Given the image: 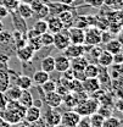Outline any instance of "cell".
I'll use <instances>...</instances> for the list:
<instances>
[{
    "label": "cell",
    "instance_id": "40",
    "mask_svg": "<svg viewBox=\"0 0 123 127\" xmlns=\"http://www.w3.org/2000/svg\"><path fill=\"white\" fill-rule=\"evenodd\" d=\"M96 112L100 114V115H101L102 117H105V119H107V117H110V116L113 115L111 106H108V105H99V108H98Z\"/></svg>",
    "mask_w": 123,
    "mask_h": 127
},
{
    "label": "cell",
    "instance_id": "43",
    "mask_svg": "<svg viewBox=\"0 0 123 127\" xmlns=\"http://www.w3.org/2000/svg\"><path fill=\"white\" fill-rule=\"evenodd\" d=\"M76 127H92L89 116H80V119H79L78 124L76 125Z\"/></svg>",
    "mask_w": 123,
    "mask_h": 127
},
{
    "label": "cell",
    "instance_id": "9",
    "mask_svg": "<svg viewBox=\"0 0 123 127\" xmlns=\"http://www.w3.org/2000/svg\"><path fill=\"white\" fill-rule=\"evenodd\" d=\"M67 33L71 44H84V30L77 27H70L67 28Z\"/></svg>",
    "mask_w": 123,
    "mask_h": 127
},
{
    "label": "cell",
    "instance_id": "15",
    "mask_svg": "<svg viewBox=\"0 0 123 127\" xmlns=\"http://www.w3.org/2000/svg\"><path fill=\"white\" fill-rule=\"evenodd\" d=\"M88 64H89V60L83 55V56H79V58L71 59L70 60V68L73 72H80V71H84V68Z\"/></svg>",
    "mask_w": 123,
    "mask_h": 127
},
{
    "label": "cell",
    "instance_id": "4",
    "mask_svg": "<svg viewBox=\"0 0 123 127\" xmlns=\"http://www.w3.org/2000/svg\"><path fill=\"white\" fill-rule=\"evenodd\" d=\"M71 44L70 42V38H68V33L67 30L63 28L62 31H60L59 33H55L54 34V43H52V47L60 51H63L66 48Z\"/></svg>",
    "mask_w": 123,
    "mask_h": 127
},
{
    "label": "cell",
    "instance_id": "25",
    "mask_svg": "<svg viewBox=\"0 0 123 127\" xmlns=\"http://www.w3.org/2000/svg\"><path fill=\"white\" fill-rule=\"evenodd\" d=\"M85 78H96L98 75H99V65L98 64H93V63H89L84 71H83Z\"/></svg>",
    "mask_w": 123,
    "mask_h": 127
},
{
    "label": "cell",
    "instance_id": "51",
    "mask_svg": "<svg viewBox=\"0 0 123 127\" xmlns=\"http://www.w3.org/2000/svg\"><path fill=\"white\" fill-rule=\"evenodd\" d=\"M35 0H20V2H23V4H28V5H31L32 2H34Z\"/></svg>",
    "mask_w": 123,
    "mask_h": 127
},
{
    "label": "cell",
    "instance_id": "24",
    "mask_svg": "<svg viewBox=\"0 0 123 127\" xmlns=\"http://www.w3.org/2000/svg\"><path fill=\"white\" fill-rule=\"evenodd\" d=\"M22 106H25L26 109L33 105V94L31 93V91H22V93L20 95L18 100H17Z\"/></svg>",
    "mask_w": 123,
    "mask_h": 127
},
{
    "label": "cell",
    "instance_id": "45",
    "mask_svg": "<svg viewBox=\"0 0 123 127\" xmlns=\"http://www.w3.org/2000/svg\"><path fill=\"white\" fill-rule=\"evenodd\" d=\"M113 64L115 65H122L123 64V54L121 53H117V54H113Z\"/></svg>",
    "mask_w": 123,
    "mask_h": 127
},
{
    "label": "cell",
    "instance_id": "38",
    "mask_svg": "<svg viewBox=\"0 0 123 127\" xmlns=\"http://www.w3.org/2000/svg\"><path fill=\"white\" fill-rule=\"evenodd\" d=\"M62 104H65L68 109H73L76 106V101H74V98H73V94L70 92L67 94H65L62 96Z\"/></svg>",
    "mask_w": 123,
    "mask_h": 127
},
{
    "label": "cell",
    "instance_id": "44",
    "mask_svg": "<svg viewBox=\"0 0 123 127\" xmlns=\"http://www.w3.org/2000/svg\"><path fill=\"white\" fill-rule=\"evenodd\" d=\"M83 1L93 7H95V9H100L104 5V0H83Z\"/></svg>",
    "mask_w": 123,
    "mask_h": 127
},
{
    "label": "cell",
    "instance_id": "26",
    "mask_svg": "<svg viewBox=\"0 0 123 127\" xmlns=\"http://www.w3.org/2000/svg\"><path fill=\"white\" fill-rule=\"evenodd\" d=\"M98 9H95V7H93L90 5H88V4H82V5H78L74 7V12H76V15H83V16H87V15H94V12L96 11Z\"/></svg>",
    "mask_w": 123,
    "mask_h": 127
},
{
    "label": "cell",
    "instance_id": "7",
    "mask_svg": "<svg viewBox=\"0 0 123 127\" xmlns=\"http://www.w3.org/2000/svg\"><path fill=\"white\" fill-rule=\"evenodd\" d=\"M44 105L51 108V109H59L62 105V96L57 94L56 92L46 93L44 94Z\"/></svg>",
    "mask_w": 123,
    "mask_h": 127
},
{
    "label": "cell",
    "instance_id": "50",
    "mask_svg": "<svg viewBox=\"0 0 123 127\" xmlns=\"http://www.w3.org/2000/svg\"><path fill=\"white\" fill-rule=\"evenodd\" d=\"M12 126L15 127H29V124H27L26 121H21V122H18V124H16V125H12Z\"/></svg>",
    "mask_w": 123,
    "mask_h": 127
},
{
    "label": "cell",
    "instance_id": "33",
    "mask_svg": "<svg viewBox=\"0 0 123 127\" xmlns=\"http://www.w3.org/2000/svg\"><path fill=\"white\" fill-rule=\"evenodd\" d=\"M0 5H2L9 12L16 11L17 6L20 5V0H0Z\"/></svg>",
    "mask_w": 123,
    "mask_h": 127
},
{
    "label": "cell",
    "instance_id": "5",
    "mask_svg": "<svg viewBox=\"0 0 123 127\" xmlns=\"http://www.w3.org/2000/svg\"><path fill=\"white\" fill-rule=\"evenodd\" d=\"M80 116L74 110H67L61 112V126L63 127H76Z\"/></svg>",
    "mask_w": 123,
    "mask_h": 127
},
{
    "label": "cell",
    "instance_id": "1",
    "mask_svg": "<svg viewBox=\"0 0 123 127\" xmlns=\"http://www.w3.org/2000/svg\"><path fill=\"white\" fill-rule=\"evenodd\" d=\"M99 108V103L96 101L95 98H93L92 95H89L84 101L79 103L73 108V110L77 112L79 116H90L92 114L96 112Z\"/></svg>",
    "mask_w": 123,
    "mask_h": 127
},
{
    "label": "cell",
    "instance_id": "22",
    "mask_svg": "<svg viewBox=\"0 0 123 127\" xmlns=\"http://www.w3.org/2000/svg\"><path fill=\"white\" fill-rule=\"evenodd\" d=\"M21 93H22V91H21L17 86H15V84H10V86H9V88L4 92L5 98L7 99V101L18 100V98H20Z\"/></svg>",
    "mask_w": 123,
    "mask_h": 127
},
{
    "label": "cell",
    "instance_id": "12",
    "mask_svg": "<svg viewBox=\"0 0 123 127\" xmlns=\"http://www.w3.org/2000/svg\"><path fill=\"white\" fill-rule=\"evenodd\" d=\"M9 15L11 16L12 18V23H14V27H15V31H18L23 34H26L28 31V27H27V23H26V20H23L21 16L17 14V11H11Z\"/></svg>",
    "mask_w": 123,
    "mask_h": 127
},
{
    "label": "cell",
    "instance_id": "30",
    "mask_svg": "<svg viewBox=\"0 0 123 127\" xmlns=\"http://www.w3.org/2000/svg\"><path fill=\"white\" fill-rule=\"evenodd\" d=\"M102 127H123V124L120 117H116L115 115L105 119Z\"/></svg>",
    "mask_w": 123,
    "mask_h": 127
},
{
    "label": "cell",
    "instance_id": "52",
    "mask_svg": "<svg viewBox=\"0 0 123 127\" xmlns=\"http://www.w3.org/2000/svg\"><path fill=\"white\" fill-rule=\"evenodd\" d=\"M4 31V23H2V21L0 20V32Z\"/></svg>",
    "mask_w": 123,
    "mask_h": 127
},
{
    "label": "cell",
    "instance_id": "8",
    "mask_svg": "<svg viewBox=\"0 0 123 127\" xmlns=\"http://www.w3.org/2000/svg\"><path fill=\"white\" fill-rule=\"evenodd\" d=\"M85 54L84 51V44H70L68 47L63 50V55L66 58H68L70 60L71 59H74V58H79V56H83Z\"/></svg>",
    "mask_w": 123,
    "mask_h": 127
},
{
    "label": "cell",
    "instance_id": "47",
    "mask_svg": "<svg viewBox=\"0 0 123 127\" xmlns=\"http://www.w3.org/2000/svg\"><path fill=\"white\" fill-rule=\"evenodd\" d=\"M29 127H48V126H46V124L44 122V120L40 117L38 121H35L33 124H29Z\"/></svg>",
    "mask_w": 123,
    "mask_h": 127
},
{
    "label": "cell",
    "instance_id": "19",
    "mask_svg": "<svg viewBox=\"0 0 123 127\" xmlns=\"http://www.w3.org/2000/svg\"><path fill=\"white\" fill-rule=\"evenodd\" d=\"M50 78L49 73L43 71V70H37L33 75H32V81H33V86H42L43 83H45L48 79Z\"/></svg>",
    "mask_w": 123,
    "mask_h": 127
},
{
    "label": "cell",
    "instance_id": "3",
    "mask_svg": "<svg viewBox=\"0 0 123 127\" xmlns=\"http://www.w3.org/2000/svg\"><path fill=\"white\" fill-rule=\"evenodd\" d=\"M84 44L87 45L101 44V31L95 26L87 27L84 30Z\"/></svg>",
    "mask_w": 123,
    "mask_h": 127
},
{
    "label": "cell",
    "instance_id": "17",
    "mask_svg": "<svg viewBox=\"0 0 123 127\" xmlns=\"http://www.w3.org/2000/svg\"><path fill=\"white\" fill-rule=\"evenodd\" d=\"M15 86H17L21 91H31L33 88V81L32 77L27 75H20L18 78L16 79Z\"/></svg>",
    "mask_w": 123,
    "mask_h": 127
},
{
    "label": "cell",
    "instance_id": "34",
    "mask_svg": "<svg viewBox=\"0 0 123 127\" xmlns=\"http://www.w3.org/2000/svg\"><path fill=\"white\" fill-rule=\"evenodd\" d=\"M33 30L35 32H38L39 34H43L48 32V23H46V20H37L33 25Z\"/></svg>",
    "mask_w": 123,
    "mask_h": 127
},
{
    "label": "cell",
    "instance_id": "39",
    "mask_svg": "<svg viewBox=\"0 0 123 127\" xmlns=\"http://www.w3.org/2000/svg\"><path fill=\"white\" fill-rule=\"evenodd\" d=\"M104 5H106L111 10H122V0H104Z\"/></svg>",
    "mask_w": 123,
    "mask_h": 127
},
{
    "label": "cell",
    "instance_id": "31",
    "mask_svg": "<svg viewBox=\"0 0 123 127\" xmlns=\"http://www.w3.org/2000/svg\"><path fill=\"white\" fill-rule=\"evenodd\" d=\"M48 16H49V9L46 4H43L38 10L33 11V17H35L37 20H45Z\"/></svg>",
    "mask_w": 123,
    "mask_h": 127
},
{
    "label": "cell",
    "instance_id": "20",
    "mask_svg": "<svg viewBox=\"0 0 123 127\" xmlns=\"http://www.w3.org/2000/svg\"><path fill=\"white\" fill-rule=\"evenodd\" d=\"M122 42L120 40V39H117V38H113V39H111L110 42H107L106 44H105V50H107L108 53H111L112 55L113 54H117V53H121L122 51Z\"/></svg>",
    "mask_w": 123,
    "mask_h": 127
},
{
    "label": "cell",
    "instance_id": "42",
    "mask_svg": "<svg viewBox=\"0 0 123 127\" xmlns=\"http://www.w3.org/2000/svg\"><path fill=\"white\" fill-rule=\"evenodd\" d=\"M102 49H104V48L100 47V44H98V45H92L88 53L90 54V56H93L94 59H98V56L100 55V53L102 51Z\"/></svg>",
    "mask_w": 123,
    "mask_h": 127
},
{
    "label": "cell",
    "instance_id": "37",
    "mask_svg": "<svg viewBox=\"0 0 123 127\" xmlns=\"http://www.w3.org/2000/svg\"><path fill=\"white\" fill-rule=\"evenodd\" d=\"M40 40H42L43 47H51L54 43V34H51L50 32H45L40 34Z\"/></svg>",
    "mask_w": 123,
    "mask_h": 127
},
{
    "label": "cell",
    "instance_id": "49",
    "mask_svg": "<svg viewBox=\"0 0 123 127\" xmlns=\"http://www.w3.org/2000/svg\"><path fill=\"white\" fill-rule=\"evenodd\" d=\"M56 1H59V2H61V4H65V5H67V6H72V7H73V4H74L76 0H56Z\"/></svg>",
    "mask_w": 123,
    "mask_h": 127
},
{
    "label": "cell",
    "instance_id": "6",
    "mask_svg": "<svg viewBox=\"0 0 123 127\" xmlns=\"http://www.w3.org/2000/svg\"><path fill=\"white\" fill-rule=\"evenodd\" d=\"M34 49L32 47H29L28 44H26L25 47H21L18 49H16V53H15V56L20 60V63L23 64V63H28L31 61L32 58L34 56Z\"/></svg>",
    "mask_w": 123,
    "mask_h": 127
},
{
    "label": "cell",
    "instance_id": "29",
    "mask_svg": "<svg viewBox=\"0 0 123 127\" xmlns=\"http://www.w3.org/2000/svg\"><path fill=\"white\" fill-rule=\"evenodd\" d=\"M72 27H77V28H82V30H85L87 27H89L87 16L76 15L74 20H73V26H72Z\"/></svg>",
    "mask_w": 123,
    "mask_h": 127
},
{
    "label": "cell",
    "instance_id": "11",
    "mask_svg": "<svg viewBox=\"0 0 123 127\" xmlns=\"http://www.w3.org/2000/svg\"><path fill=\"white\" fill-rule=\"evenodd\" d=\"M57 17L60 18V21L62 22V25H63V28H70V27H72L73 26V20H74V17H76V12H74V7H72V9H68V10H65V11H62L60 12Z\"/></svg>",
    "mask_w": 123,
    "mask_h": 127
},
{
    "label": "cell",
    "instance_id": "23",
    "mask_svg": "<svg viewBox=\"0 0 123 127\" xmlns=\"http://www.w3.org/2000/svg\"><path fill=\"white\" fill-rule=\"evenodd\" d=\"M16 11H17V14L21 16L23 20H29V18L33 17V10H32L31 5H28V4L20 2V5L17 6Z\"/></svg>",
    "mask_w": 123,
    "mask_h": 127
},
{
    "label": "cell",
    "instance_id": "41",
    "mask_svg": "<svg viewBox=\"0 0 123 127\" xmlns=\"http://www.w3.org/2000/svg\"><path fill=\"white\" fill-rule=\"evenodd\" d=\"M113 38H116V35H113L110 31H107V30L101 31V44H106L107 42H110Z\"/></svg>",
    "mask_w": 123,
    "mask_h": 127
},
{
    "label": "cell",
    "instance_id": "10",
    "mask_svg": "<svg viewBox=\"0 0 123 127\" xmlns=\"http://www.w3.org/2000/svg\"><path fill=\"white\" fill-rule=\"evenodd\" d=\"M42 117V109L38 106L32 105L29 108L26 109L25 116H23V121H26L27 124H33L35 121H38Z\"/></svg>",
    "mask_w": 123,
    "mask_h": 127
},
{
    "label": "cell",
    "instance_id": "18",
    "mask_svg": "<svg viewBox=\"0 0 123 127\" xmlns=\"http://www.w3.org/2000/svg\"><path fill=\"white\" fill-rule=\"evenodd\" d=\"M96 63L101 67H110L113 64V55L111 53H108L107 50L102 49V51L100 53V55L96 59Z\"/></svg>",
    "mask_w": 123,
    "mask_h": 127
},
{
    "label": "cell",
    "instance_id": "32",
    "mask_svg": "<svg viewBox=\"0 0 123 127\" xmlns=\"http://www.w3.org/2000/svg\"><path fill=\"white\" fill-rule=\"evenodd\" d=\"M89 120H90V124L92 127H102L104 125V121H105V117H102L100 114L98 112H94L89 116Z\"/></svg>",
    "mask_w": 123,
    "mask_h": 127
},
{
    "label": "cell",
    "instance_id": "35",
    "mask_svg": "<svg viewBox=\"0 0 123 127\" xmlns=\"http://www.w3.org/2000/svg\"><path fill=\"white\" fill-rule=\"evenodd\" d=\"M40 89L43 91L44 94H46V93H51V92H55V89H56V82L49 78L45 83H43V84L40 86Z\"/></svg>",
    "mask_w": 123,
    "mask_h": 127
},
{
    "label": "cell",
    "instance_id": "36",
    "mask_svg": "<svg viewBox=\"0 0 123 127\" xmlns=\"http://www.w3.org/2000/svg\"><path fill=\"white\" fill-rule=\"evenodd\" d=\"M27 44L32 47L34 49V51H38L43 48V44H42V40H40V35L38 37H33V38H28L27 39Z\"/></svg>",
    "mask_w": 123,
    "mask_h": 127
},
{
    "label": "cell",
    "instance_id": "21",
    "mask_svg": "<svg viewBox=\"0 0 123 127\" xmlns=\"http://www.w3.org/2000/svg\"><path fill=\"white\" fill-rule=\"evenodd\" d=\"M40 70L45 71L48 73L54 72L55 71V60H54V56L46 55L45 58H43L42 61H40Z\"/></svg>",
    "mask_w": 123,
    "mask_h": 127
},
{
    "label": "cell",
    "instance_id": "2",
    "mask_svg": "<svg viewBox=\"0 0 123 127\" xmlns=\"http://www.w3.org/2000/svg\"><path fill=\"white\" fill-rule=\"evenodd\" d=\"M46 110L44 114L42 112V119L44 120L48 127H56L61 125V112L57 109H51L49 106H46Z\"/></svg>",
    "mask_w": 123,
    "mask_h": 127
},
{
    "label": "cell",
    "instance_id": "14",
    "mask_svg": "<svg viewBox=\"0 0 123 127\" xmlns=\"http://www.w3.org/2000/svg\"><path fill=\"white\" fill-rule=\"evenodd\" d=\"M82 84H83V91L88 95H92L99 89H101L100 82L98 78H87L82 82Z\"/></svg>",
    "mask_w": 123,
    "mask_h": 127
},
{
    "label": "cell",
    "instance_id": "48",
    "mask_svg": "<svg viewBox=\"0 0 123 127\" xmlns=\"http://www.w3.org/2000/svg\"><path fill=\"white\" fill-rule=\"evenodd\" d=\"M9 11L2 6V5H0V20H4V18H6L7 16H9Z\"/></svg>",
    "mask_w": 123,
    "mask_h": 127
},
{
    "label": "cell",
    "instance_id": "28",
    "mask_svg": "<svg viewBox=\"0 0 123 127\" xmlns=\"http://www.w3.org/2000/svg\"><path fill=\"white\" fill-rule=\"evenodd\" d=\"M110 67L111 68H107V70H108V75L111 77V81L112 79L122 78V65H115V64H112Z\"/></svg>",
    "mask_w": 123,
    "mask_h": 127
},
{
    "label": "cell",
    "instance_id": "13",
    "mask_svg": "<svg viewBox=\"0 0 123 127\" xmlns=\"http://www.w3.org/2000/svg\"><path fill=\"white\" fill-rule=\"evenodd\" d=\"M45 20L48 23V32H50L51 34L59 33L63 30V25L57 16H48Z\"/></svg>",
    "mask_w": 123,
    "mask_h": 127
},
{
    "label": "cell",
    "instance_id": "27",
    "mask_svg": "<svg viewBox=\"0 0 123 127\" xmlns=\"http://www.w3.org/2000/svg\"><path fill=\"white\" fill-rule=\"evenodd\" d=\"M7 70L0 68V92L1 93H4L10 86V77H9Z\"/></svg>",
    "mask_w": 123,
    "mask_h": 127
},
{
    "label": "cell",
    "instance_id": "46",
    "mask_svg": "<svg viewBox=\"0 0 123 127\" xmlns=\"http://www.w3.org/2000/svg\"><path fill=\"white\" fill-rule=\"evenodd\" d=\"M6 104H7V99L5 98V94H4V93L0 92V112L5 110Z\"/></svg>",
    "mask_w": 123,
    "mask_h": 127
},
{
    "label": "cell",
    "instance_id": "16",
    "mask_svg": "<svg viewBox=\"0 0 123 127\" xmlns=\"http://www.w3.org/2000/svg\"><path fill=\"white\" fill-rule=\"evenodd\" d=\"M54 60H55V71L56 72L62 73L70 68V59L66 58L63 54L54 56Z\"/></svg>",
    "mask_w": 123,
    "mask_h": 127
}]
</instances>
